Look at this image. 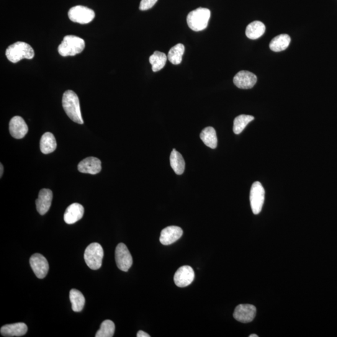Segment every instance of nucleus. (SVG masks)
<instances>
[{"label": "nucleus", "instance_id": "f257e3e1", "mask_svg": "<svg viewBox=\"0 0 337 337\" xmlns=\"http://www.w3.org/2000/svg\"><path fill=\"white\" fill-rule=\"evenodd\" d=\"M63 107L66 114L74 123H84L78 95L71 90L64 92L62 99Z\"/></svg>", "mask_w": 337, "mask_h": 337}, {"label": "nucleus", "instance_id": "f03ea898", "mask_svg": "<svg viewBox=\"0 0 337 337\" xmlns=\"http://www.w3.org/2000/svg\"><path fill=\"white\" fill-rule=\"evenodd\" d=\"M6 56L12 63H17L23 59L32 60L35 56V51L28 43L18 42L8 47Z\"/></svg>", "mask_w": 337, "mask_h": 337}, {"label": "nucleus", "instance_id": "7ed1b4c3", "mask_svg": "<svg viewBox=\"0 0 337 337\" xmlns=\"http://www.w3.org/2000/svg\"><path fill=\"white\" fill-rule=\"evenodd\" d=\"M85 48V42L82 38L74 35L64 37L63 42L58 46L61 56H73L81 53Z\"/></svg>", "mask_w": 337, "mask_h": 337}, {"label": "nucleus", "instance_id": "20e7f679", "mask_svg": "<svg viewBox=\"0 0 337 337\" xmlns=\"http://www.w3.org/2000/svg\"><path fill=\"white\" fill-rule=\"evenodd\" d=\"M210 17V12L209 9L199 8L190 12L187 15V25L194 32H200L207 28Z\"/></svg>", "mask_w": 337, "mask_h": 337}, {"label": "nucleus", "instance_id": "39448f33", "mask_svg": "<svg viewBox=\"0 0 337 337\" xmlns=\"http://www.w3.org/2000/svg\"><path fill=\"white\" fill-rule=\"evenodd\" d=\"M104 251L98 243H92L87 247L84 252V258L87 266L92 270L101 268Z\"/></svg>", "mask_w": 337, "mask_h": 337}, {"label": "nucleus", "instance_id": "423d86ee", "mask_svg": "<svg viewBox=\"0 0 337 337\" xmlns=\"http://www.w3.org/2000/svg\"><path fill=\"white\" fill-rule=\"evenodd\" d=\"M69 19L71 21L79 24H87L92 22L95 17L93 10L89 8L81 6L72 7L68 12Z\"/></svg>", "mask_w": 337, "mask_h": 337}, {"label": "nucleus", "instance_id": "0eeeda50", "mask_svg": "<svg viewBox=\"0 0 337 337\" xmlns=\"http://www.w3.org/2000/svg\"><path fill=\"white\" fill-rule=\"evenodd\" d=\"M265 200V190L261 182H255L251 187L250 202L252 210L254 214L261 212Z\"/></svg>", "mask_w": 337, "mask_h": 337}, {"label": "nucleus", "instance_id": "6e6552de", "mask_svg": "<svg viewBox=\"0 0 337 337\" xmlns=\"http://www.w3.org/2000/svg\"><path fill=\"white\" fill-rule=\"evenodd\" d=\"M116 262L121 271L128 272L133 265V257L125 244H118L115 251Z\"/></svg>", "mask_w": 337, "mask_h": 337}, {"label": "nucleus", "instance_id": "1a4fd4ad", "mask_svg": "<svg viewBox=\"0 0 337 337\" xmlns=\"http://www.w3.org/2000/svg\"><path fill=\"white\" fill-rule=\"evenodd\" d=\"M31 267L38 279H44L48 274L49 264L47 260L40 254H33L30 259Z\"/></svg>", "mask_w": 337, "mask_h": 337}, {"label": "nucleus", "instance_id": "9d476101", "mask_svg": "<svg viewBox=\"0 0 337 337\" xmlns=\"http://www.w3.org/2000/svg\"><path fill=\"white\" fill-rule=\"evenodd\" d=\"M256 307L251 304H241L236 308L234 317L242 323L251 322L256 315Z\"/></svg>", "mask_w": 337, "mask_h": 337}, {"label": "nucleus", "instance_id": "9b49d317", "mask_svg": "<svg viewBox=\"0 0 337 337\" xmlns=\"http://www.w3.org/2000/svg\"><path fill=\"white\" fill-rule=\"evenodd\" d=\"M195 274L191 267L184 266L180 267L174 275V283L177 287L188 286L194 279Z\"/></svg>", "mask_w": 337, "mask_h": 337}, {"label": "nucleus", "instance_id": "f8f14e48", "mask_svg": "<svg viewBox=\"0 0 337 337\" xmlns=\"http://www.w3.org/2000/svg\"><path fill=\"white\" fill-rule=\"evenodd\" d=\"M257 80L256 74L248 71H241L234 76V83L239 88L248 89L253 87Z\"/></svg>", "mask_w": 337, "mask_h": 337}, {"label": "nucleus", "instance_id": "ddd939ff", "mask_svg": "<svg viewBox=\"0 0 337 337\" xmlns=\"http://www.w3.org/2000/svg\"><path fill=\"white\" fill-rule=\"evenodd\" d=\"M9 130L12 137L20 140L27 135L28 127L25 120L22 117L17 116L10 120Z\"/></svg>", "mask_w": 337, "mask_h": 337}, {"label": "nucleus", "instance_id": "4468645a", "mask_svg": "<svg viewBox=\"0 0 337 337\" xmlns=\"http://www.w3.org/2000/svg\"><path fill=\"white\" fill-rule=\"evenodd\" d=\"M183 234L182 229L177 226H169L161 231L160 239L161 243L164 246L171 245L175 242L179 240Z\"/></svg>", "mask_w": 337, "mask_h": 337}, {"label": "nucleus", "instance_id": "2eb2a0df", "mask_svg": "<svg viewBox=\"0 0 337 337\" xmlns=\"http://www.w3.org/2000/svg\"><path fill=\"white\" fill-rule=\"evenodd\" d=\"M101 162L94 157H89L83 159L78 166V169L82 173L96 174L101 171Z\"/></svg>", "mask_w": 337, "mask_h": 337}, {"label": "nucleus", "instance_id": "dca6fc26", "mask_svg": "<svg viewBox=\"0 0 337 337\" xmlns=\"http://www.w3.org/2000/svg\"><path fill=\"white\" fill-rule=\"evenodd\" d=\"M53 200V192L48 189L40 190L38 198L36 200L37 209L40 215H45L50 210Z\"/></svg>", "mask_w": 337, "mask_h": 337}, {"label": "nucleus", "instance_id": "f3484780", "mask_svg": "<svg viewBox=\"0 0 337 337\" xmlns=\"http://www.w3.org/2000/svg\"><path fill=\"white\" fill-rule=\"evenodd\" d=\"M84 209L78 203H73L67 207L64 212V220L68 224H73L83 217Z\"/></svg>", "mask_w": 337, "mask_h": 337}, {"label": "nucleus", "instance_id": "a211bd4d", "mask_svg": "<svg viewBox=\"0 0 337 337\" xmlns=\"http://www.w3.org/2000/svg\"><path fill=\"white\" fill-rule=\"evenodd\" d=\"M27 331V325L24 323L20 322L3 326L0 332L4 336H22L25 335Z\"/></svg>", "mask_w": 337, "mask_h": 337}, {"label": "nucleus", "instance_id": "6ab92c4d", "mask_svg": "<svg viewBox=\"0 0 337 337\" xmlns=\"http://www.w3.org/2000/svg\"><path fill=\"white\" fill-rule=\"evenodd\" d=\"M57 146L55 136L51 133H46L40 140V149L43 154H48L55 151Z\"/></svg>", "mask_w": 337, "mask_h": 337}, {"label": "nucleus", "instance_id": "aec40b11", "mask_svg": "<svg viewBox=\"0 0 337 337\" xmlns=\"http://www.w3.org/2000/svg\"><path fill=\"white\" fill-rule=\"evenodd\" d=\"M266 27L263 23L259 21L252 22L247 27L246 34L249 39L256 40L264 34Z\"/></svg>", "mask_w": 337, "mask_h": 337}, {"label": "nucleus", "instance_id": "412c9836", "mask_svg": "<svg viewBox=\"0 0 337 337\" xmlns=\"http://www.w3.org/2000/svg\"><path fill=\"white\" fill-rule=\"evenodd\" d=\"M170 164L175 173L181 175L184 173L185 169V161L181 154L173 149L170 156Z\"/></svg>", "mask_w": 337, "mask_h": 337}, {"label": "nucleus", "instance_id": "4be33fe9", "mask_svg": "<svg viewBox=\"0 0 337 337\" xmlns=\"http://www.w3.org/2000/svg\"><path fill=\"white\" fill-rule=\"evenodd\" d=\"M200 138L205 145L211 149L217 146V138L215 130L212 127H207L202 131Z\"/></svg>", "mask_w": 337, "mask_h": 337}, {"label": "nucleus", "instance_id": "5701e85b", "mask_svg": "<svg viewBox=\"0 0 337 337\" xmlns=\"http://www.w3.org/2000/svg\"><path fill=\"white\" fill-rule=\"evenodd\" d=\"M290 37L287 34H282L275 37L270 43L269 47L274 52H280L288 48L290 43Z\"/></svg>", "mask_w": 337, "mask_h": 337}, {"label": "nucleus", "instance_id": "b1692460", "mask_svg": "<svg viewBox=\"0 0 337 337\" xmlns=\"http://www.w3.org/2000/svg\"><path fill=\"white\" fill-rule=\"evenodd\" d=\"M69 299L72 304V309L74 312H81L85 304V298L80 291L76 289L71 290L69 292Z\"/></svg>", "mask_w": 337, "mask_h": 337}, {"label": "nucleus", "instance_id": "393cba45", "mask_svg": "<svg viewBox=\"0 0 337 337\" xmlns=\"http://www.w3.org/2000/svg\"><path fill=\"white\" fill-rule=\"evenodd\" d=\"M167 56L165 53L160 51H155L153 55L149 58V63L152 65V70L154 72L160 71L165 66L166 63Z\"/></svg>", "mask_w": 337, "mask_h": 337}, {"label": "nucleus", "instance_id": "a878e982", "mask_svg": "<svg viewBox=\"0 0 337 337\" xmlns=\"http://www.w3.org/2000/svg\"><path fill=\"white\" fill-rule=\"evenodd\" d=\"M254 117L251 115H242L236 117L234 121L233 131L236 135H239L244 130L249 123L253 122Z\"/></svg>", "mask_w": 337, "mask_h": 337}, {"label": "nucleus", "instance_id": "bb28decb", "mask_svg": "<svg viewBox=\"0 0 337 337\" xmlns=\"http://www.w3.org/2000/svg\"><path fill=\"white\" fill-rule=\"evenodd\" d=\"M185 50L184 46L182 44H177L173 46L168 53V60L173 64H179L181 63L182 56Z\"/></svg>", "mask_w": 337, "mask_h": 337}, {"label": "nucleus", "instance_id": "cd10ccee", "mask_svg": "<svg viewBox=\"0 0 337 337\" xmlns=\"http://www.w3.org/2000/svg\"><path fill=\"white\" fill-rule=\"evenodd\" d=\"M115 325L113 321L105 320L101 323V327L97 331L96 337H112L114 336Z\"/></svg>", "mask_w": 337, "mask_h": 337}, {"label": "nucleus", "instance_id": "c85d7f7f", "mask_svg": "<svg viewBox=\"0 0 337 337\" xmlns=\"http://www.w3.org/2000/svg\"><path fill=\"white\" fill-rule=\"evenodd\" d=\"M158 0H141L140 5V10L141 11H146L153 8Z\"/></svg>", "mask_w": 337, "mask_h": 337}, {"label": "nucleus", "instance_id": "c756f323", "mask_svg": "<svg viewBox=\"0 0 337 337\" xmlns=\"http://www.w3.org/2000/svg\"><path fill=\"white\" fill-rule=\"evenodd\" d=\"M138 337H150L148 333H146L145 331L140 330L137 333Z\"/></svg>", "mask_w": 337, "mask_h": 337}, {"label": "nucleus", "instance_id": "7c9ffc66", "mask_svg": "<svg viewBox=\"0 0 337 337\" xmlns=\"http://www.w3.org/2000/svg\"><path fill=\"white\" fill-rule=\"evenodd\" d=\"M0 168H1V169H0V170H1V172H0V176L2 177L3 174H4V166H3V164L2 163L0 164Z\"/></svg>", "mask_w": 337, "mask_h": 337}, {"label": "nucleus", "instance_id": "2f4dec72", "mask_svg": "<svg viewBox=\"0 0 337 337\" xmlns=\"http://www.w3.org/2000/svg\"><path fill=\"white\" fill-rule=\"evenodd\" d=\"M250 337H258L259 336L256 335V334H252L250 336Z\"/></svg>", "mask_w": 337, "mask_h": 337}]
</instances>
